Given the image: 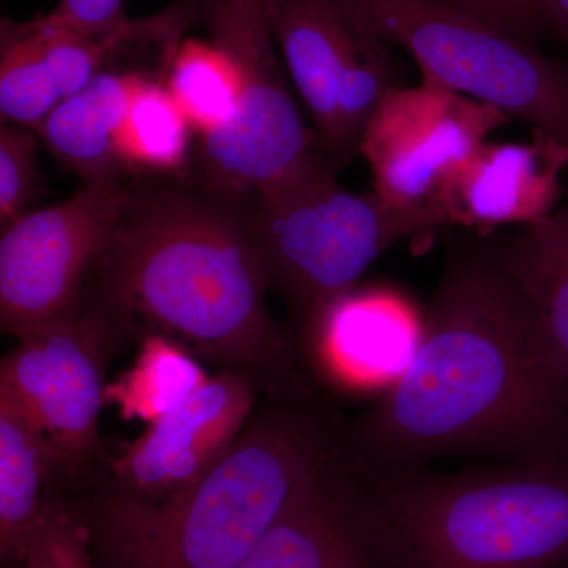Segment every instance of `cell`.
Listing matches in <instances>:
<instances>
[{"label": "cell", "instance_id": "obj_14", "mask_svg": "<svg viewBox=\"0 0 568 568\" xmlns=\"http://www.w3.org/2000/svg\"><path fill=\"white\" fill-rule=\"evenodd\" d=\"M529 142H485L440 201L444 224L488 234L507 224L532 226L555 213L568 148L532 132Z\"/></svg>", "mask_w": 568, "mask_h": 568}, {"label": "cell", "instance_id": "obj_2", "mask_svg": "<svg viewBox=\"0 0 568 568\" xmlns=\"http://www.w3.org/2000/svg\"><path fill=\"white\" fill-rule=\"evenodd\" d=\"M253 197L185 174L132 175L85 287L134 336H170L265 395L312 394L297 345L267 310Z\"/></svg>", "mask_w": 568, "mask_h": 568}, {"label": "cell", "instance_id": "obj_1", "mask_svg": "<svg viewBox=\"0 0 568 568\" xmlns=\"http://www.w3.org/2000/svg\"><path fill=\"white\" fill-rule=\"evenodd\" d=\"M455 454L568 462L562 377L495 244L450 257L413 362L336 440V455L353 470L420 469Z\"/></svg>", "mask_w": 568, "mask_h": 568}, {"label": "cell", "instance_id": "obj_13", "mask_svg": "<svg viewBox=\"0 0 568 568\" xmlns=\"http://www.w3.org/2000/svg\"><path fill=\"white\" fill-rule=\"evenodd\" d=\"M424 316L392 287H354L325 310L301 346L306 368L343 390H387L413 362Z\"/></svg>", "mask_w": 568, "mask_h": 568}, {"label": "cell", "instance_id": "obj_17", "mask_svg": "<svg viewBox=\"0 0 568 568\" xmlns=\"http://www.w3.org/2000/svg\"><path fill=\"white\" fill-rule=\"evenodd\" d=\"M54 450L36 422L0 395V559L20 567L61 480Z\"/></svg>", "mask_w": 568, "mask_h": 568}, {"label": "cell", "instance_id": "obj_4", "mask_svg": "<svg viewBox=\"0 0 568 568\" xmlns=\"http://www.w3.org/2000/svg\"><path fill=\"white\" fill-rule=\"evenodd\" d=\"M345 469L377 568L567 566L568 462L457 474Z\"/></svg>", "mask_w": 568, "mask_h": 568}, {"label": "cell", "instance_id": "obj_27", "mask_svg": "<svg viewBox=\"0 0 568 568\" xmlns=\"http://www.w3.org/2000/svg\"><path fill=\"white\" fill-rule=\"evenodd\" d=\"M564 568H568V562H567V566H566V567H564Z\"/></svg>", "mask_w": 568, "mask_h": 568}, {"label": "cell", "instance_id": "obj_6", "mask_svg": "<svg viewBox=\"0 0 568 568\" xmlns=\"http://www.w3.org/2000/svg\"><path fill=\"white\" fill-rule=\"evenodd\" d=\"M201 24L233 67L237 99L230 121L201 134L183 174L220 192L256 196L327 156L287 85L268 0H201Z\"/></svg>", "mask_w": 568, "mask_h": 568}, {"label": "cell", "instance_id": "obj_12", "mask_svg": "<svg viewBox=\"0 0 568 568\" xmlns=\"http://www.w3.org/2000/svg\"><path fill=\"white\" fill-rule=\"evenodd\" d=\"M261 392L252 377L231 369L209 377L192 398L122 448L104 487L156 499L196 484L235 446Z\"/></svg>", "mask_w": 568, "mask_h": 568}, {"label": "cell", "instance_id": "obj_25", "mask_svg": "<svg viewBox=\"0 0 568 568\" xmlns=\"http://www.w3.org/2000/svg\"><path fill=\"white\" fill-rule=\"evenodd\" d=\"M55 17L91 36H111L129 22L125 0H59Z\"/></svg>", "mask_w": 568, "mask_h": 568}, {"label": "cell", "instance_id": "obj_5", "mask_svg": "<svg viewBox=\"0 0 568 568\" xmlns=\"http://www.w3.org/2000/svg\"><path fill=\"white\" fill-rule=\"evenodd\" d=\"M328 156L253 197L252 220L272 287L286 298L301 346L317 321L392 246L432 233L375 192L339 185Z\"/></svg>", "mask_w": 568, "mask_h": 568}, {"label": "cell", "instance_id": "obj_8", "mask_svg": "<svg viewBox=\"0 0 568 568\" xmlns=\"http://www.w3.org/2000/svg\"><path fill=\"white\" fill-rule=\"evenodd\" d=\"M133 336L129 324L85 287L73 308L17 338L3 355L0 395L36 422L67 480L89 476L102 457L108 365Z\"/></svg>", "mask_w": 568, "mask_h": 568}, {"label": "cell", "instance_id": "obj_7", "mask_svg": "<svg viewBox=\"0 0 568 568\" xmlns=\"http://www.w3.org/2000/svg\"><path fill=\"white\" fill-rule=\"evenodd\" d=\"M439 82L568 148V63L447 0H335Z\"/></svg>", "mask_w": 568, "mask_h": 568}, {"label": "cell", "instance_id": "obj_16", "mask_svg": "<svg viewBox=\"0 0 568 568\" xmlns=\"http://www.w3.org/2000/svg\"><path fill=\"white\" fill-rule=\"evenodd\" d=\"M237 568H377L335 450L298 485Z\"/></svg>", "mask_w": 568, "mask_h": 568}, {"label": "cell", "instance_id": "obj_26", "mask_svg": "<svg viewBox=\"0 0 568 568\" xmlns=\"http://www.w3.org/2000/svg\"><path fill=\"white\" fill-rule=\"evenodd\" d=\"M545 24L558 33L568 48V0H541Z\"/></svg>", "mask_w": 568, "mask_h": 568}, {"label": "cell", "instance_id": "obj_23", "mask_svg": "<svg viewBox=\"0 0 568 568\" xmlns=\"http://www.w3.org/2000/svg\"><path fill=\"white\" fill-rule=\"evenodd\" d=\"M39 133L17 123H2L0 129V223L9 226L28 213L39 192Z\"/></svg>", "mask_w": 568, "mask_h": 568}, {"label": "cell", "instance_id": "obj_18", "mask_svg": "<svg viewBox=\"0 0 568 568\" xmlns=\"http://www.w3.org/2000/svg\"><path fill=\"white\" fill-rule=\"evenodd\" d=\"M495 248L540 321L568 396V205Z\"/></svg>", "mask_w": 568, "mask_h": 568}, {"label": "cell", "instance_id": "obj_9", "mask_svg": "<svg viewBox=\"0 0 568 568\" xmlns=\"http://www.w3.org/2000/svg\"><path fill=\"white\" fill-rule=\"evenodd\" d=\"M268 17L321 151L346 164L379 104L403 85L390 43L335 0H268Z\"/></svg>", "mask_w": 568, "mask_h": 568}, {"label": "cell", "instance_id": "obj_20", "mask_svg": "<svg viewBox=\"0 0 568 568\" xmlns=\"http://www.w3.org/2000/svg\"><path fill=\"white\" fill-rule=\"evenodd\" d=\"M192 122L168 89V80L142 82L130 104L123 155L130 174H183L192 160Z\"/></svg>", "mask_w": 568, "mask_h": 568}, {"label": "cell", "instance_id": "obj_24", "mask_svg": "<svg viewBox=\"0 0 568 568\" xmlns=\"http://www.w3.org/2000/svg\"><path fill=\"white\" fill-rule=\"evenodd\" d=\"M478 20L532 43L547 29L541 0H447Z\"/></svg>", "mask_w": 568, "mask_h": 568}, {"label": "cell", "instance_id": "obj_3", "mask_svg": "<svg viewBox=\"0 0 568 568\" xmlns=\"http://www.w3.org/2000/svg\"><path fill=\"white\" fill-rule=\"evenodd\" d=\"M336 417L312 394L267 395L211 473L145 499L103 487L84 519L104 568H237L334 454Z\"/></svg>", "mask_w": 568, "mask_h": 568}, {"label": "cell", "instance_id": "obj_22", "mask_svg": "<svg viewBox=\"0 0 568 568\" xmlns=\"http://www.w3.org/2000/svg\"><path fill=\"white\" fill-rule=\"evenodd\" d=\"M84 517L55 496L20 568H95Z\"/></svg>", "mask_w": 568, "mask_h": 568}, {"label": "cell", "instance_id": "obj_19", "mask_svg": "<svg viewBox=\"0 0 568 568\" xmlns=\"http://www.w3.org/2000/svg\"><path fill=\"white\" fill-rule=\"evenodd\" d=\"M209 377L192 351L170 336L148 334L130 368L108 384L104 399L123 420L151 425L192 398Z\"/></svg>", "mask_w": 568, "mask_h": 568}, {"label": "cell", "instance_id": "obj_10", "mask_svg": "<svg viewBox=\"0 0 568 568\" xmlns=\"http://www.w3.org/2000/svg\"><path fill=\"white\" fill-rule=\"evenodd\" d=\"M510 121L496 108L422 78L416 88L402 85L388 93L358 153L372 170L373 192L435 231L444 226L439 209L447 186Z\"/></svg>", "mask_w": 568, "mask_h": 568}, {"label": "cell", "instance_id": "obj_11", "mask_svg": "<svg viewBox=\"0 0 568 568\" xmlns=\"http://www.w3.org/2000/svg\"><path fill=\"white\" fill-rule=\"evenodd\" d=\"M125 182L82 183L62 201L24 213L0 237V325L14 338L80 301L110 241Z\"/></svg>", "mask_w": 568, "mask_h": 568}, {"label": "cell", "instance_id": "obj_21", "mask_svg": "<svg viewBox=\"0 0 568 568\" xmlns=\"http://www.w3.org/2000/svg\"><path fill=\"white\" fill-rule=\"evenodd\" d=\"M168 89L201 134L233 118L237 99L233 67L211 40H183L171 65Z\"/></svg>", "mask_w": 568, "mask_h": 568}, {"label": "cell", "instance_id": "obj_15", "mask_svg": "<svg viewBox=\"0 0 568 568\" xmlns=\"http://www.w3.org/2000/svg\"><path fill=\"white\" fill-rule=\"evenodd\" d=\"M118 32L91 36L52 11L29 21L3 18L0 21L2 123H17L37 132L59 104L91 84L108 62Z\"/></svg>", "mask_w": 568, "mask_h": 568}]
</instances>
